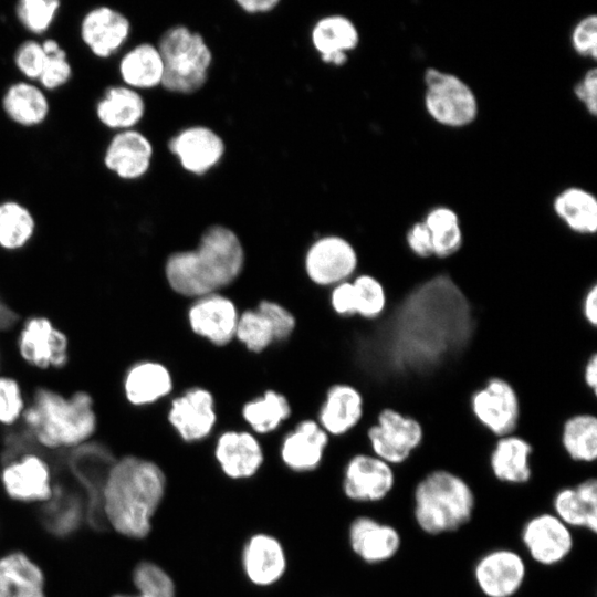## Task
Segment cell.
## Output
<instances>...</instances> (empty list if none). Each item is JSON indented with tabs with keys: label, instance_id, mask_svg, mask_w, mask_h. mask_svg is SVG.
Listing matches in <instances>:
<instances>
[{
	"label": "cell",
	"instance_id": "d590c367",
	"mask_svg": "<svg viewBox=\"0 0 597 597\" xmlns=\"http://www.w3.org/2000/svg\"><path fill=\"white\" fill-rule=\"evenodd\" d=\"M350 281L354 290L356 316L369 323L380 321L390 306L385 284L368 271L358 272Z\"/></svg>",
	"mask_w": 597,
	"mask_h": 597
},
{
	"label": "cell",
	"instance_id": "7c38bea8",
	"mask_svg": "<svg viewBox=\"0 0 597 597\" xmlns=\"http://www.w3.org/2000/svg\"><path fill=\"white\" fill-rule=\"evenodd\" d=\"M305 271L318 285L334 286L359 272L356 247L345 237L327 234L316 239L305 253Z\"/></svg>",
	"mask_w": 597,
	"mask_h": 597
},
{
	"label": "cell",
	"instance_id": "d6986e66",
	"mask_svg": "<svg viewBox=\"0 0 597 597\" xmlns=\"http://www.w3.org/2000/svg\"><path fill=\"white\" fill-rule=\"evenodd\" d=\"M366 397L352 383L329 387L318 413V425L328 436L341 437L356 429L366 418Z\"/></svg>",
	"mask_w": 597,
	"mask_h": 597
},
{
	"label": "cell",
	"instance_id": "7bdbcfd3",
	"mask_svg": "<svg viewBox=\"0 0 597 597\" xmlns=\"http://www.w3.org/2000/svg\"><path fill=\"white\" fill-rule=\"evenodd\" d=\"M573 51L584 57L595 61L597 57V15L591 13L578 20L570 31Z\"/></svg>",
	"mask_w": 597,
	"mask_h": 597
},
{
	"label": "cell",
	"instance_id": "bcb514c9",
	"mask_svg": "<svg viewBox=\"0 0 597 597\" xmlns=\"http://www.w3.org/2000/svg\"><path fill=\"white\" fill-rule=\"evenodd\" d=\"M45 61L42 43L28 40L20 44L14 54L19 71L30 80H39Z\"/></svg>",
	"mask_w": 597,
	"mask_h": 597
},
{
	"label": "cell",
	"instance_id": "6da1fadb",
	"mask_svg": "<svg viewBox=\"0 0 597 597\" xmlns=\"http://www.w3.org/2000/svg\"><path fill=\"white\" fill-rule=\"evenodd\" d=\"M167 479L154 461L125 455L114 461L101 488V507L112 528L124 537L143 540L166 494Z\"/></svg>",
	"mask_w": 597,
	"mask_h": 597
},
{
	"label": "cell",
	"instance_id": "7dc6e473",
	"mask_svg": "<svg viewBox=\"0 0 597 597\" xmlns=\"http://www.w3.org/2000/svg\"><path fill=\"white\" fill-rule=\"evenodd\" d=\"M270 321L275 341L286 339L295 328V317L281 304L273 301H261L256 307Z\"/></svg>",
	"mask_w": 597,
	"mask_h": 597
},
{
	"label": "cell",
	"instance_id": "b9f144b4",
	"mask_svg": "<svg viewBox=\"0 0 597 597\" xmlns=\"http://www.w3.org/2000/svg\"><path fill=\"white\" fill-rule=\"evenodd\" d=\"M59 9L57 0H22L17 6V15L27 30L41 34L50 28Z\"/></svg>",
	"mask_w": 597,
	"mask_h": 597
},
{
	"label": "cell",
	"instance_id": "52a82bcc",
	"mask_svg": "<svg viewBox=\"0 0 597 597\" xmlns=\"http://www.w3.org/2000/svg\"><path fill=\"white\" fill-rule=\"evenodd\" d=\"M423 107L429 117L448 128L472 125L480 113L474 90L459 75L429 66L422 75Z\"/></svg>",
	"mask_w": 597,
	"mask_h": 597
},
{
	"label": "cell",
	"instance_id": "f907efd6",
	"mask_svg": "<svg viewBox=\"0 0 597 597\" xmlns=\"http://www.w3.org/2000/svg\"><path fill=\"white\" fill-rule=\"evenodd\" d=\"M580 315L584 322L593 327H597V282L593 283L584 292L580 300Z\"/></svg>",
	"mask_w": 597,
	"mask_h": 597
},
{
	"label": "cell",
	"instance_id": "30bf717a",
	"mask_svg": "<svg viewBox=\"0 0 597 597\" xmlns=\"http://www.w3.org/2000/svg\"><path fill=\"white\" fill-rule=\"evenodd\" d=\"M396 484L397 469L369 451L353 454L343 470L342 491L354 503L383 502Z\"/></svg>",
	"mask_w": 597,
	"mask_h": 597
},
{
	"label": "cell",
	"instance_id": "c3c4849f",
	"mask_svg": "<svg viewBox=\"0 0 597 597\" xmlns=\"http://www.w3.org/2000/svg\"><path fill=\"white\" fill-rule=\"evenodd\" d=\"M573 93L590 116L597 114V69H587L574 84Z\"/></svg>",
	"mask_w": 597,
	"mask_h": 597
},
{
	"label": "cell",
	"instance_id": "f5cc1de1",
	"mask_svg": "<svg viewBox=\"0 0 597 597\" xmlns=\"http://www.w3.org/2000/svg\"><path fill=\"white\" fill-rule=\"evenodd\" d=\"M582 379L585 387L597 395V352L586 359L582 370Z\"/></svg>",
	"mask_w": 597,
	"mask_h": 597
},
{
	"label": "cell",
	"instance_id": "ffe728a7",
	"mask_svg": "<svg viewBox=\"0 0 597 597\" xmlns=\"http://www.w3.org/2000/svg\"><path fill=\"white\" fill-rule=\"evenodd\" d=\"M238 318L233 301L217 293L196 298L188 311L193 333L218 346L227 345L234 337Z\"/></svg>",
	"mask_w": 597,
	"mask_h": 597
},
{
	"label": "cell",
	"instance_id": "603a6c76",
	"mask_svg": "<svg viewBox=\"0 0 597 597\" xmlns=\"http://www.w3.org/2000/svg\"><path fill=\"white\" fill-rule=\"evenodd\" d=\"M310 39L324 63L339 67L348 61V53L357 49L360 34L350 18L336 13L320 18Z\"/></svg>",
	"mask_w": 597,
	"mask_h": 597
},
{
	"label": "cell",
	"instance_id": "ba28073f",
	"mask_svg": "<svg viewBox=\"0 0 597 597\" xmlns=\"http://www.w3.org/2000/svg\"><path fill=\"white\" fill-rule=\"evenodd\" d=\"M473 421L491 438L519 431L523 405L517 388L502 376H490L468 398Z\"/></svg>",
	"mask_w": 597,
	"mask_h": 597
},
{
	"label": "cell",
	"instance_id": "ee69618b",
	"mask_svg": "<svg viewBox=\"0 0 597 597\" xmlns=\"http://www.w3.org/2000/svg\"><path fill=\"white\" fill-rule=\"evenodd\" d=\"M24 402L17 380L0 377V422L11 425L23 413Z\"/></svg>",
	"mask_w": 597,
	"mask_h": 597
},
{
	"label": "cell",
	"instance_id": "5bb4252c",
	"mask_svg": "<svg viewBox=\"0 0 597 597\" xmlns=\"http://www.w3.org/2000/svg\"><path fill=\"white\" fill-rule=\"evenodd\" d=\"M536 447L524 434L513 432L493 439L485 463L494 480L506 485H526L534 474Z\"/></svg>",
	"mask_w": 597,
	"mask_h": 597
},
{
	"label": "cell",
	"instance_id": "e0dca14e",
	"mask_svg": "<svg viewBox=\"0 0 597 597\" xmlns=\"http://www.w3.org/2000/svg\"><path fill=\"white\" fill-rule=\"evenodd\" d=\"M168 420L184 441L203 440L217 421L212 394L201 387L188 389L171 401Z\"/></svg>",
	"mask_w": 597,
	"mask_h": 597
},
{
	"label": "cell",
	"instance_id": "db71d44e",
	"mask_svg": "<svg viewBox=\"0 0 597 597\" xmlns=\"http://www.w3.org/2000/svg\"><path fill=\"white\" fill-rule=\"evenodd\" d=\"M15 321V314L0 301V328L11 326Z\"/></svg>",
	"mask_w": 597,
	"mask_h": 597
},
{
	"label": "cell",
	"instance_id": "5b68a950",
	"mask_svg": "<svg viewBox=\"0 0 597 597\" xmlns=\"http://www.w3.org/2000/svg\"><path fill=\"white\" fill-rule=\"evenodd\" d=\"M164 62L161 86L174 94L201 90L209 77L212 51L205 38L185 24L168 28L156 44Z\"/></svg>",
	"mask_w": 597,
	"mask_h": 597
},
{
	"label": "cell",
	"instance_id": "f6af8a7d",
	"mask_svg": "<svg viewBox=\"0 0 597 597\" xmlns=\"http://www.w3.org/2000/svg\"><path fill=\"white\" fill-rule=\"evenodd\" d=\"M402 240L405 249L416 260L430 261L433 259L431 235L422 219L408 226Z\"/></svg>",
	"mask_w": 597,
	"mask_h": 597
},
{
	"label": "cell",
	"instance_id": "2e32d148",
	"mask_svg": "<svg viewBox=\"0 0 597 597\" xmlns=\"http://www.w3.org/2000/svg\"><path fill=\"white\" fill-rule=\"evenodd\" d=\"M241 565L247 579L258 587L279 583L287 569V555L282 542L265 532L252 534L244 543Z\"/></svg>",
	"mask_w": 597,
	"mask_h": 597
},
{
	"label": "cell",
	"instance_id": "4dcf8cb0",
	"mask_svg": "<svg viewBox=\"0 0 597 597\" xmlns=\"http://www.w3.org/2000/svg\"><path fill=\"white\" fill-rule=\"evenodd\" d=\"M145 112L146 104L142 94L125 85L108 87L96 105L100 122L119 132L134 129Z\"/></svg>",
	"mask_w": 597,
	"mask_h": 597
},
{
	"label": "cell",
	"instance_id": "3957f363",
	"mask_svg": "<svg viewBox=\"0 0 597 597\" xmlns=\"http://www.w3.org/2000/svg\"><path fill=\"white\" fill-rule=\"evenodd\" d=\"M476 495L470 482L447 467L426 471L412 491V519L428 536L455 533L475 513Z\"/></svg>",
	"mask_w": 597,
	"mask_h": 597
},
{
	"label": "cell",
	"instance_id": "681fc988",
	"mask_svg": "<svg viewBox=\"0 0 597 597\" xmlns=\"http://www.w3.org/2000/svg\"><path fill=\"white\" fill-rule=\"evenodd\" d=\"M329 301L333 311L337 315L346 318L356 316L354 290L350 280L334 285Z\"/></svg>",
	"mask_w": 597,
	"mask_h": 597
},
{
	"label": "cell",
	"instance_id": "7402d4cb",
	"mask_svg": "<svg viewBox=\"0 0 597 597\" xmlns=\"http://www.w3.org/2000/svg\"><path fill=\"white\" fill-rule=\"evenodd\" d=\"M214 458L222 473L232 480L254 476L264 462L258 438L249 431L228 430L216 442Z\"/></svg>",
	"mask_w": 597,
	"mask_h": 597
},
{
	"label": "cell",
	"instance_id": "7a4b0ae2",
	"mask_svg": "<svg viewBox=\"0 0 597 597\" xmlns=\"http://www.w3.org/2000/svg\"><path fill=\"white\" fill-rule=\"evenodd\" d=\"M244 264L238 234L223 224L209 226L193 250L171 253L165 265L169 286L187 297L216 293L232 283Z\"/></svg>",
	"mask_w": 597,
	"mask_h": 597
},
{
	"label": "cell",
	"instance_id": "1f68e13d",
	"mask_svg": "<svg viewBox=\"0 0 597 597\" xmlns=\"http://www.w3.org/2000/svg\"><path fill=\"white\" fill-rule=\"evenodd\" d=\"M432 242L433 259L448 261L455 258L465 245V232L459 213L451 207L439 205L430 208L422 218Z\"/></svg>",
	"mask_w": 597,
	"mask_h": 597
},
{
	"label": "cell",
	"instance_id": "8d00e7d4",
	"mask_svg": "<svg viewBox=\"0 0 597 597\" xmlns=\"http://www.w3.org/2000/svg\"><path fill=\"white\" fill-rule=\"evenodd\" d=\"M290 415L291 406L286 397L274 390H266L262 397L244 404L242 408L243 419L260 434L276 430Z\"/></svg>",
	"mask_w": 597,
	"mask_h": 597
},
{
	"label": "cell",
	"instance_id": "d6a6232c",
	"mask_svg": "<svg viewBox=\"0 0 597 597\" xmlns=\"http://www.w3.org/2000/svg\"><path fill=\"white\" fill-rule=\"evenodd\" d=\"M125 86L139 92L161 86L164 62L156 44L144 42L127 51L119 62Z\"/></svg>",
	"mask_w": 597,
	"mask_h": 597
},
{
	"label": "cell",
	"instance_id": "816d5d0a",
	"mask_svg": "<svg viewBox=\"0 0 597 597\" xmlns=\"http://www.w3.org/2000/svg\"><path fill=\"white\" fill-rule=\"evenodd\" d=\"M235 3L241 10L249 14L268 13L275 9L279 4V0H237Z\"/></svg>",
	"mask_w": 597,
	"mask_h": 597
},
{
	"label": "cell",
	"instance_id": "60d3db41",
	"mask_svg": "<svg viewBox=\"0 0 597 597\" xmlns=\"http://www.w3.org/2000/svg\"><path fill=\"white\" fill-rule=\"evenodd\" d=\"M45 61L39 81L44 88L55 90L64 85L72 75V67L65 51L55 40L48 39L42 43Z\"/></svg>",
	"mask_w": 597,
	"mask_h": 597
},
{
	"label": "cell",
	"instance_id": "f1b7e54d",
	"mask_svg": "<svg viewBox=\"0 0 597 597\" xmlns=\"http://www.w3.org/2000/svg\"><path fill=\"white\" fill-rule=\"evenodd\" d=\"M558 444L572 463L594 464L597 460V413L582 411L566 417L559 428Z\"/></svg>",
	"mask_w": 597,
	"mask_h": 597
},
{
	"label": "cell",
	"instance_id": "d4e9b609",
	"mask_svg": "<svg viewBox=\"0 0 597 597\" xmlns=\"http://www.w3.org/2000/svg\"><path fill=\"white\" fill-rule=\"evenodd\" d=\"M130 22L111 7L90 10L81 22V38L91 52L102 59L114 54L128 39Z\"/></svg>",
	"mask_w": 597,
	"mask_h": 597
},
{
	"label": "cell",
	"instance_id": "ab89813d",
	"mask_svg": "<svg viewBox=\"0 0 597 597\" xmlns=\"http://www.w3.org/2000/svg\"><path fill=\"white\" fill-rule=\"evenodd\" d=\"M234 336L254 353L262 352L275 341L270 321L256 308L239 315Z\"/></svg>",
	"mask_w": 597,
	"mask_h": 597
},
{
	"label": "cell",
	"instance_id": "ac0fdd59",
	"mask_svg": "<svg viewBox=\"0 0 597 597\" xmlns=\"http://www.w3.org/2000/svg\"><path fill=\"white\" fill-rule=\"evenodd\" d=\"M0 479L6 494L13 501L35 503L53 496L50 468L36 454H24L9 462Z\"/></svg>",
	"mask_w": 597,
	"mask_h": 597
},
{
	"label": "cell",
	"instance_id": "e575fe53",
	"mask_svg": "<svg viewBox=\"0 0 597 597\" xmlns=\"http://www.w3.org/2000/svg\"><path fill=\"white\" fill-rule=\"evenodd\" d=\"M6 114L23 126L39 125L49 114V101L43 91L29 82H18L6 91L2 98Z\"/></svg>",
	"mask_w": 597,
	"mask_h": 597
},
{
	"label": "cell",
	"instance_id": "4fadbf2b",
	"mask_svg": "<svg viewBox=\"0 0 597 597\" xmlns=\"http://www.w3.org/2000/svg\"><path fill=\"white\" fill-rule=\"evenodd\" d=\"M168 149L185 171L203 176L220 164L226 144L214 129L198 124L177 132L168 140Z\"/></svg>",
	"mask_w": 597,
	"mask_h": 597
},
{
	"label": "cell",
	"instance_id": "f546056e",
	"mask_svg": "<svg viewBox=\"0 0 597 597\" xmlns=\"http://www.w3.org/2000/svg\"><path fill=\"white\" fill-rule=\"evenodd\" d=\"M0 597H46L41 567L19 551L1 556Z\"/></svg>",
	"mask_w": 597,
	"mask_h": 597
},
{
	"label": "cell",
	"instance_id": "8fae6325",
	"mask_svg": "<svg viewBox=\"0 0 597 597\" xmlns=\"http://www.w3.org/2000/svg\"><path fill=\"white\" fill-rule=\"evenodd\" d=\"M528 575L523 554L511 547L484 552L472 569L473 582L484 597H515Z\"/></svg>",
	"mask_w": 597,
	"mask_h": 597
},
{
	"label": "cell",
	"instance_id": "836d02e7",
	"mask_svg": "<svg viewBox=\"0 0 597 597\" xmlns=\"http://www.w3.org/2000/svg\"><path fill=\"white\" fill-rule=\"evenodd\" d=\"M172 389V377L168 368L157 362L134 365L124 380L128 401L135 406L148 405L168 395Z\"/></svg>",
	"mask_w": 597,
	"mask_h": 597
},
{
	"label": "cell",
	"instance_id": "484cf974",
	"mask_svg": "<svg viewBox=\"0 0 597 597\" xmlns=\"http://www.w3.org/2000/svg\"><path fill=\"white\" fill-rule=\"evenodd\" d=\"M153 156L149 138L134 128L113 136L104 154V164L119 178L135 180L148 172Z\"/></svg>",
	"mask_w": 597,
	"mask_h": 597
},
{
	"label": "cell",
	"instance_id": "f35d334b",
	"mask_svg": "<svg viewBox=\"0 0 597 597\" xmlns=\"http://www.w3.org/2000/svg\"><path fill=\"white\" fill-rule=\"evenodd\" d=\"M132 580L135 594H115L112 597H177L172 577L155 562H139L133 569Z\"/></svg>",
	"mask_w": 597,
	"mask_h": 597
},
{
	"label": "cell",
	"instance_id": "cb8c5ba5",
	"mask_svg": "<svg viewBox=\"0 0 597 597\" xmlns=\"http://www.w3.org/2000/svg\"><path fill=\"white\" fill-rule=\"evenodd\" d=\"M552 512L573 531L597 532V480L587 476L558 489L552 499Z\"/></svg>",
	"mask_w": 597,
	"mask_h": 597
},
{
	"label": "cell",
	"instance_id": "9c48e42d",
	"mask_svg": "<svg viewBox=\"0 0 597 597\" xmlns=\"http://www.w3.org/2000/svg\"><path fill=\"white\" fill-rule=\"evenodd\" d=\"M520 541L528 558L543 567L561 565L575 547L574 531L547 511L534 514L524 522Z\"/></svg>",
	"mask_w": 597,
	"mask_h": 597
},
{
	"label": "cell",
	"instance_id": "4316f807",
	"mask_svg": "<svg viewBox=\"0 0 597 597\" xmlns=\"http://www.w3.org/2000/svg\"><path fill=\"white\" fill-rule=\"evenodd\" d=\"M328 442L329 436L318 422L303 420L283 438L281 460L294 472L313 471L321 464Z\"/></svg>",
	"mask_w": 597,
	"mask_h": 597
},
{
	"label": "cell",
	"instance_id": "9a60e30c",
	"mask_svg": "<svg viewBox=\"0 0 597 597\" xmlns=\"http://www.w3.org/2000/svg\"><path fill=\"white\" fill-rule=\"evenodd\" d=\"M352 552L367 565H380L394 559L402 546L399 530L370 515L354 517L347 531Z\"/></svg>",
	"mask_w": 597,
	"mask_h": 597
},
{
	"label": "cell",
	"instance_id": "277c9868",
	"mask_svg": "<svg viewBox=\"0 0 597 597\" xmlns=\"http://www.w3.org/2000/svg\"><path fill=\"white\" fill-rule=\"evenodd\" d=\"M22 416L39 443L52 449L77 446L96 428L93 399L85 391L65 398L51 389L40 388Z\"/></svg>",
	"mask_w": 597,
	"mask_h": 597
},
{
	"label": "cell",
	"instance_id": "83f0119b",
	"mask_svg": "<svg viewBox=\"0 0 597 597\" xmlns=\"http://www.w3.org/2000/svg\"><path fill=\"white\" fill-rule=\"evenodd\" d=\"M556 218L570 233L589 238L597 232V199L595 195L579 186L561 190L552 201Z\"/></svg>",
	"mask_w": 597,
	"mask_h": 597
},
{
	"label": "cell",
	"instance_id": "74e56055",
	"mask_svg": "<svg viewBox=\"0 0 597 597\" xmlns=\"http://www.w3.org/2000/svg\"><path fill=\"white\" fill-rule=\"evenodd\" d=\"M35 221L28 208L17 201L0 202V247L22 248L32 238Z\"/></svg>",
	"mask_w": 597,
	"mask_h": 597
},
{
	"label": "cell",
	"instance_id": "8992f818",
	"mask_svg": "<svg viewBox=\"0 0 597 597\" xmlns=\"http://www.w3.org/2000/svg\"><path fill=\"white\" fill-rule=\"evenodd\" d=\"M367 425L369 452L396 469L411 462L427 440L420 419L391 406L379 408Z\"/></svg>",
	"mask_w": 597,
	"mask_h": 597
},
{
	"label": "cell",
	"instance_id": "44dd1931",
	"mask_svg": "<svg viewBox=\"0 0 597 597\" xmlns=\"http://www.w3.org/2000/svg\"><path fill=\"white\" fill-rule=\"evenodd\" d=\"M23 359L38 368L63 367L67 362V339L45 317L27 321L19 337Z\"/></svg>",
	"mask_w": 597,
	"mask_h": 597
}]
</instances>
